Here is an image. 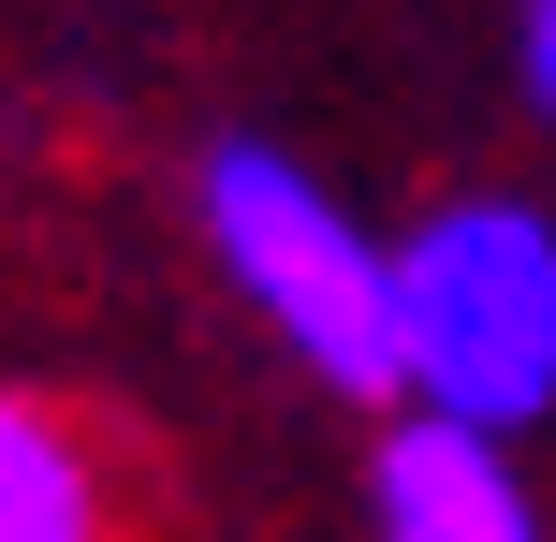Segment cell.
Masks as SVG:
<instances>
[{"instance_id":"6da1fadb","label":"cell","mask_w":556,"mask_h":542,"mask_svg":"<svg viewBox=\"0 0 556 542\" xmlns=\"http://www.w3.org/2000/svg\"><path fill=\"white\" fill-rule=\"evenodd\" d=\"M395 396L483 440H528L556 411V220L542 205L454 191L395 235Z\"/></svg>"},{"instance_id":"7a4b0ae2","label":"cell","mask_w":556,"mask_h":542,"mask_svg":"<svg viewBox=\"0 0 556 542\" xmlns=\"http://www.w3.org/2000/svg\"><path fill=\"white\" fill-rule=\"evenodd\" d=\"M205 250L250 323L337 396H395V250L293 162V147H205Z\"/></svg>"},{"instance_id":"3957f363","label":"cell","mask_w":556,"mask_h":542,"mask_svg":"<svg viewBox=\"0 0 556 542\" xmlns=\"http://www.w3.org/2000/svg\"><path fill=\"white\" fill-rule=\"evenodd\" d=\"M366 528L381 542H542V499H528V469H513V440L410 411V426L381 440V469H366Z\"/></svg>"},{"instance_id":"277c9868","label":"cell","mask_w":556,"mask_h":542,"mask_svg":"<svg viewBox=\"0 0 556 542\" xmlns=\"http://www.w3.org/2000/svg\"><path fill=\"white\" fill-rule=\"evenodd\" d=\"M0 542H117V469L74 411L0 381Z\"/></svg>"},{"instance_id":"5b68a950","label":"cell","mask_w":556,"mask_h":542,"mask_svg":"<svg viewBox=\"0 0 556 542\" xmlns=\"http://www.w3.org/2000/svg\"><path fill=\"white\" fill-rule=\"evenodd\" d=\"M513 59H528V103L556 117V0H528V29H513Z\"/></svg>"}]
</instances>
